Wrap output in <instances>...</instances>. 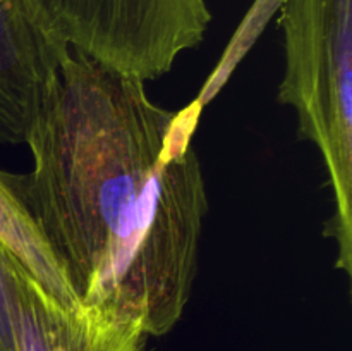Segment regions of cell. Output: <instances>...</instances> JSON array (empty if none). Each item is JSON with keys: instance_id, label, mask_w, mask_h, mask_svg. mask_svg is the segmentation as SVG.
I'll return each instance as SVG.
<instances>
[{"instance_id": "1", "label": "cell", "mask_w": 352, "mask_h": 351, "mask_svg": "<svg viewBox=\"0 0 352 351\" xmlns=\"http://www.w3.org/2000/svg\"><path fill=\"white\" fill-rule=\"evenodd\" d=\"M203 103L160 107L144 81L69 48L9 174L85 306L170 332L188 306L208 213L192 148Z\"/></svg>"}, {"instance_id": "2", "label": "cell", "mask_w": 352, "mask_h": 351, "mask_svg": "<svg viewBox=\"0 0 352 351\" xmlns=\"http://www.w3.org/2000/svg\"><path fill=\"white\" fill-rule=\"evenodd\" d=\"M285 69L278 102L320 150L333 196L327 237L336 267L352 274V0H282Z\"/></svg>"}, {"instance_id": "3", "label": "cell", "mask_w": 352, "mask_h": 351, "mask_svg": "<svg viewBox=\"0 0 352 351\" xmlns=\"http://www.w3.org/2000/svg\"><path fill=\"white\" fill-rule=\"evenodd\" d=\"M41 23L71 50L153 81L205 40L206 0H30Z\"/></svg>"}, {"instance_id": "4", "label": "cell", "mask_w": 352, "mask_h": 351, "mask_svg": "<svg viewBox=\"0 0 352 351\" xmlns=\"http://www.w3.org/2000/svg\"><path fill=\"white\" fill-rule=\"evenodd\" d=\"M67 52L30 0H0V141L26 143L41 96Z\"/></svg>"}, {"instance_id": "5", "label": "cell", "mask_w": 352, "mask_h": 351, "mask_svg": "<svg viewBox=\"0 0 352 351\" xmlns=\"http://www.w3.org/2000/svg\"><path fill=\"white\" fill-rule=\"evenodd\" d=\"M17 351H143L140 323L100 310L65 305L21 267L16 284Z\"/></svg>"}, {"instance_id": "6", "label": "cell", "mask_w": 352, "mask_h": 351, "mask_svg": "<svg viewBox=\"0 0 352 351\" xmlns=\"http://www.w3.org/2000/svg\"><path fill=\"white\" fill-rule=\"evenodd\" d=\"M0 241L16 255L30 274L65 305H78L54 251L41 234L36 220L9 179L0 171Z\"/></svg>"}, {"instance_id": "7", "label": "cell", "mask_w": 352, "mask_h": 351, "mask_svg": "<svg viewBox=\"0 0 352 351\" xmlns=\"http://www.w3.org/2000/svg\"><path fill=\"white\" fill-rule=\"evenodd\" d=\"M19 258L0 241V351H17L16 284Z\"/></svg>"}]
</instances>
